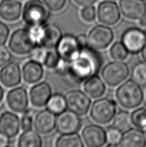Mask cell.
Listing matches in <instances>:
<instances>
[{"mask_svg":"<svg viewBox=\"0 0 146 147\" xmlns=\"http://www.w3.org/2000/svg\"><path fill=\"white\" fill-rule=\"evenodd\" d=\"M101 64L100 55L95 50L87 46L82 48L76 58L70 62L64 61L58 72L67 84L76 85L97 74Z\"/></svg>","mask_w":146,"mask_h":147,"instance_id":"obj_1","label":"cell"},{"mask_svg":"<svg viewBox=\"0 0 146 147\" xmlns=\"http://www.w3.org/2000/svg\"><path fill=\"white\" fill-rule=\"evenodd\" d=\"M23 20L30 28L45 25L50 18L47 6L41 0H29L26 3L22 12Z\"/></svg>","mask_w":146,"mask_h":147,"instance_id":"obj_2","label":"cell"},{"mask_svg":"<svg viewBox=\"0 0 146 147\" xmlns=\"http://www.w3.org/2000/svg\"><path fill=\"white\" fill-rule=\"evenodd\" d=\"M38 43V38L32 28H20L14 31L10 38V51L17 55L30 54Z\"/></svg>","mask_w":146,"mask_h":147,"instance_id":"obj_3","label":"cell"},{"mask_svg":"<svg viewBox=\"0 0 146 147\" xmlns=\"http://www.w3.org/2000/svg\"><path fill=\"white\" fill-rule=\"evenodd\" d=\"M116 98L119 103L124 108L133 109L142 104L144 100V92L139 85L129 80L117 88Z\"/></svg>","mask_w":146,"mask_h":147,"instance_id":"obj_4","label":"cell"},{"mask_svg":"<svg viewBox=\"0 0 146 147\" xmlns=\"http://www.w3.org/2000/svg\"><path fill=\"white\" fill-rule=\"evenodd\" d=\"M128 65L121 60L111 61L103 67L101 75L109 86H116L126 80L129 75Z\"/></svg>","mask_w":146,"mask_h":147,"instance_id":"obj_5","label":"cell"},{"mask_svg":"<svg viewBox=\"0 0 146 147\" xmlns=\"http://www.w3.org/2000/svg\"><path fill=\"white\" fill-rule=\"evenodd\" d=\"M117 112L116 103L108 98L95 101L91 108L90 115L94 121L100 124H107L113 119Z\"/></svg>","mask_w":146,"mask_h":147,"instance_id":"obj_6","label":"cell"},{"mask_svg":"<svg viewBox=\"0 0 146 147\" xmlns=\"http://www.w3.org/2000/svg\"><path fill=\"white\" fill-rule=\"evenodd\" d=\"M114 33L111 28L98 25L93 27L87 36V46L94 50L106 49L111 43Z\"/></svg>","mask_w":146,"mask_h":147,"instance_id":"obj_7","label":"cell"},{"mask_svg":"<svg viewBox=\"0 0 146 147\" xmlns=\"http://www.w3.org/2000/svg\"><path fill=\"white\" fill-rule=\"evenodd\" d=\"M81 49L77 36L72 34L62 36L56 47L57 53L65 62H70L76 58Z\"/></svg>","mask_w":146,"mask_h":147,"instance_id":"obj_8","label":"cell"},{"mask_svg":"<svg viewBox=\"0 0 146 147\" xmlns=\"http://www.w3.org/2000/svg\"><path fill=\"white\" fill-rule=\"evenodd\" d=\"M82 126V120L76 113L64 110L59 114L56 119V129L61 134L77 133Z\"/></svg>","mask_w":146,"mask_h":147,"instance_id":"obj_9","label":"cell"},{"mask_svg":"<svg viewBox=\"0 0 146 147\" xmlns=\"http://www.w3.org/2000/svg\"><path fill=\"white\" fill-rule=\"evenodd\" d=\"M67 108L79 115H86L91 106V99L80 90L70 91L65 95Z\"/></svg>","mask_w":146,"mask_h":147,"instance_id":"obj_10","label":"cell"},{"mask_svg":"<svg viewBox=\"0 0 146 147\" xmlns=\"http://www.w3.org/2000/svg\"><path fill=\"white\" fill-rule=\"evenodd\" d=\"M122 43L129 52L139 53L146 43V35L144 31L139 28H129L122 34Z\"/></svg>","mask_w":146,"mask_h":147,"instance_id":"obj_11","label":"cell"},{"mask_svg":"<svg viewBox=\"0 0 146 147\" xmlns=\"http://www.w3.org/2000/svg\"><path fill=\"white\" fill-rule=\"evenodd\" d=\"M62 37V31L57 25L46 24L41 28L38 43L46 49H54L56 48Z\"/></svg>","mask_w":146,"mask_h":147,"instance_id":"obj_12","label":"cell"},{"mask_svg":"<svg viewBox=\"0 0 146 147\" xmlns=\"http://www.w3.org/2000/svg\"><path fill=\"white\" fill-rule=\"evenodd\" d=\"M82 137L86 145L90 147H100L107 142L106 131L95 124L86 126L82 131Z\"/></svg>","mask_w":146,"mask_h":147,"instance_id":"obj_13","label":"cell"},{"mask_svg":"<svg viewBox=\"0 0 146 147\" xmlns=\"http://www.w3.org/2000/svg\"><path fill=\"white\" fill-rule=\"evenodd\" d=\"M7 103L12 111L22 113L28 109V96L24 87H16L8 92Z\"/></svg>","mask_w":146,"mask_h":147,"instance_id":"obj_14","label":"cell"},{"mask_svg":"<svg viewBox=\"0 0 146 147\" xmlns=\"http://www.w3.org/2000/svg\"><path fill=\"white\" fill-rule=\"evenodd\" d=\"M97 16L99 22L103 24L113 25L119 22L121 12L115 2L106 1L98 5Z\"/></svg>","mask_w":146,"mask_h":147,"instance_id":"obj_15","label":"cell"},{"mask_svg":"<svg viewBox=\"0 0 146 147\" xmlns=\"http://www.w3.org/2000/svg\"><path fill=\"white\" fill-rule=\"evenodd\" d=\"M120 9L124 16L131 20H140L146 15L144 0H121Z\"/></svg>","mask_w":146,"mask_h":147,"instance_id":"obj_16","label":"cell"},{"mask_svg":"<svg viewBox=\"0 0 146 147\" xmlns=\"http://www.w3.org/2000/svg\"><path fill=\"white\" fill-rule=\"evenodd\" d=\"M56 114L49 109H44L36 114L33 125L37 132L43 134L51 133L56 127Z\"/></svg>","mask_w":146,"mask_h":147,"instance_id":"obj_17","label":"cell"},{"mask_svg":"<svg viewBox=\"0 0 146 147\" xmlns=\"http://www.w3.org/2000/svg\"><path fill=\"white\" fill-rule=\"evenodd\" d=\"M52 88L45 81L39 83L33 86L30 91V99L33 106L43 107L47 105L52 97Z\"/></svg>","mask_w":146,"mask_h":147,"instance_id":"obj_18","label":"cell"},{"mask_svg":"<svg viewBox=\"0 0 146 147\" xmlns=\"http://www.w3.org/2000/svg\"><path fill=\"white\" fill-rule=\"evenodd\" d=\"M21 70L17 63L10 62L5 65L0 71V81L7 87H14L21 81Z\"/></svg>","mask_w":146,"mask_h":147,"instance_id":"obj_19","label":"cell"},{"mask_svg":"<svg viewBox=\"0 0 146 147\" xmlns=\"http://www.w3.org/2000/svg\"><path fill=\"white\" fill-rule=\"evenodd\" d=\"M20 127V120L14 113L5 112L0 115V133L9 138H14L19 134Z\"/></svg>","mask_w":146,"mask_h":147,"instance_id":"obj_20","label":"cell"},{"mask_svg":"<svg viewBox=\"0 0 146 147\" xmlns=\"http://www.w3.org/2000/svg\"><path fill=\"white\" fill-rule=\"evenodd\" d=\"M146 145L145 133L139 128H129L122 135L117 146L144 147Z\"/></svg>","mask_w":146,"mask_h":147,"instance_id":"obj_21","label":"cell"},{"mask_svg":"<svg viewBox=\"0 0 146 147\" xmlns=\"http://www.w3.org/2000/svg\"><path fill=\"white\" fill-rule=\"evenodd\" d=\"M22 12L21 3L17 0H2L0 2V17L7 22L19 20Z\"/></svg>","mask_w":146,"mask_h":147,"instance_id":"obj_22","label":"cell"},{"mask_svg":"<svg viewBox=\"0 0 146 147\" xmlns=\"http://www.w3.org/2000/svg\"><path fill=\"white\" fill-rule=\"evenodd\" d=\"M22 75L24 81L28 84L38 83L42 80L44 70L41 63L31 59L23 65Z\"/></svg>","mask_w":146,"mask_h":147,"instance_id":"obj_23","label":"cell"},{"mask_svg":"<svg viewBox=\"0 0 146 147\" xmlns=\"http://www.w3.org/2000/svg\"><path fill=\"white\" fill-rule=\"evenodd\" d=\"M84 90L92 98H98L104 95L106 86L100 78L96 74L86 80L84 84Z\"/></svg>","mask_w":146,"mask_h":147,"instance_id":"obj_24","label":"cell"},{"mask_svg":"<svg viewBox=\"0 0 146 147\" xmlns=\"http://www.w3.org/2000/svg\"><path fill=\"white\" fill-rule=\"evenodd\" d=\"M42 139L38 132L32 129L24 130L18 140L17 145L20 147H41Z\"/></svg>","mask_w":146,"mask_h":147,"instance_id":"obj_25","label":"cell"},{"mask_svg":"<svg viewBox=\"0 0 146 147\" xmlns=\"http://www.w3.org/2000/svg\"><path fill=\"white\" fill-rule=\"evenodd\" d=\"M57 147H83L81 138L77 133L64 134L60 136L56 141Z\"/></svg>","mask_w":146,"mask_h":147,"instance_id":"obj_26","label":"cell"},{"mask_svg":"<svg viewBox=\"0 0 146 147\" xmlns=\"http://www.w3.org/2000/svg\"><path fill=\"white\" fill-rule=\"evenodd\" d=\"M131 123V117L129 113L125 110H121L115 115L113 125L121 132H125L130 128Z\"/></svg>","mask_w":146,"mask_h":147,"instance_id":"obj_27","label":"cell"},{"mask_svg":"<svg viewBox=\"0 0 146 147\" xmlns=\"http://www.w3.org/2000/svg\"><path fill=\"white\" fill-rule=\"evenodd\" d=\"M131 77L140 86L146 85V61H139L133 67Z\"/></svg>","mask_w":146,"mask_h":147,"instance_id":"obj_28","label":"cell"},{"mask_svg":"<svg viewBox=\"0 0 146 147\" xmlns=\"http://www.w3.org/2000/svg\"><path fill=\"white\" fill-rule=\"evenodd\" d=\"M46 105L50 111L58 114L66 110L67 107L65 97L59 94L52 96Z\"/></svg>","mask_w":146,"mask_h":147,"instance_id":"obj_29","label":"cell"},{"mask_svg":"<svg viewBox=\"0 0 146 147\" xmlns=\"http://www.w3.org/2000/svg\"><path fill=\"white\" fill-rule=\"evenodd\" d=\"M64 61L57 53V52L53 49H49L47 51L43 65L49 69H54L58 70L63 64Z\"/></svg>","mask_w":146,"mask_h":147,"instance_id":"obj_30","label":"cell"},{"mask_svg":"<svg viewBox=\"0 0 146 147\" xmlns=\"http://www.w3.org/2000/svg\"><path fill=\"white\" fill-rule=\"evenodd\" d=\"M128 52L129 51L122 42H115L109 50V54L112 58L121 61L127 58Z\"/></svg>","mask_w":146,"mask_h":147,"instance_id":"obj_31","label":"cell"},{"mask_svg":"<svg viewBox=\"0 0 146 147\" xmlns=\"http://www.w3.org/2000/svg\"><path fill=\"white\" fill-rule=\"evenodd\" d=\"M131 121L135 127L145 129L146 128V109L142 108L137 109L132 112L131 115Z\"/></svg>","mask_w":146,"mask_h":147,"instance_id":"obj_32","label":"cell"},{"mask_svg":"<svg viewBox=\"0 0 146 147\" xmlns=\"http://www.w3.org/2000/svg\"><path fill=\"white\" fill-rule=\"evenodd\" d=\"M121 131L115 127H108L106 131V138L108 146H117L121 140Z\"/></svg>","mask_w":146,"mask_h":147,"instance_id":"obj_33","label":"cell"},{"mask_svg":"<svg viewBox=\"0 0 146 147\" xmlns=\"http://www.w3.org/2000/svg\"><path fill=\"white\" fill-rule=\"evenodd\" d=\"M23 116L21 119V127L22 128L23 130H27L29 129H32V125L33 124V111L32 109H27L25 111Z\"/></svg>","mask_w":146,"mask_h":147,"instance_id":"obj_34","label":"cell"},{"mask_svg":"<svg viewBox=\"0 0 146 147\" xmlns=\"http://www.w3.org/2000/svg\"><path fill=\"white\" fill-rule=\"evenodd\" d=\"M47 51L46 49L42 46L36 47L31 52V59L43 63Z\"/></svg>","mask_w":146,"mask_h":147,"instance_id":"obj_35","label":"cell"},{"mask_svg":"<svg viewBox=\"0 0 146 147\" xmlns=\"http://www.w3.org/2000/svg\"><path fill=\"white\" fill-rule=\"evenodd\" d=\"M81 17L85 22H92L96 18V9L94 6L89 5L84 7L81 10Z\"/></svg>","mask_w":146,"mask_h":147,"instance_id":"obj_36","label":"cell"},{"mask_svg":"<svg viewBox=\"0 0 146 147\" xmlns=\"http://www.w3.org/2000/svg\"><path fill=\"white\" fill-rule=\"evenodd\" d=\"M67 0H43L48 9L54 12L61 10L66 4Z\"/></svg>","mask_w":146,"mask_h":147,"instance_id":"obj_37","label":"cell"},{"mask_svg":"<svg viewBox=\"0 0 146 147\" xmlns=\"http://www.w3.org/2000/svg\"><path fill=\"white\" fill-rule=\"evenodd\" d=\"M11 59V52L7 49V47L3 45H0V68L9 63Z\"/></svg>","mask_w":146,"mask_h":147,"instance_id":"obj_38","label":"cell"},{"mask_svg":"<svg viewBox=\"0 0 146 147\" xmlns=\"http://www.w3.org/2000/svg\"><path fill=\"white\" fill-rule=\"evenodd\" d=\"M10 34V29L8 26L0 21V45L6 43Z\"/></svg>","mask_w":146,"mask_h":147,"instance_id":"obj_39","label":"cell"},{"mask_svg":"<svg viewBox=\"0 0 146 147\" xmlns=\"http://www.w3.org/2000/svg\"><path fill=\"white\" fill-rule=\"evenodd\" d=\"M74 1L80 6L86 7L94 4L97 0H74Z\"/></svg>","mask_w":146,"mask_h":147,"instance_id":"obj_40","label":"cell"},{"mask_svg":"<svg viewBox=\"0 0 146 147\" xmlns=\"http://www.w3.org/2000/svg\"><path fill=\"white\" fill-rule=\"evenodd\" d=\"M10 144L9 138L3 134L0 133V147L9 146Z\"/></svg>","mask_w":146,"mask_h":147,"instance_id":"obj_41","label":"cell"},{"mask_svg":"<svg viewBox=\"0 0 146 147\" xmlns=\"http://www.w3.org/2000/svg\"><path fill=\"white\" fill-rule=\"evenodd\" d=\"M77 38L78 39L79 44L80 46L82 47V48L85 47H87V36L84 34H81L77 36Z\"/></svg>","mask_w":146,"mask_h":147,"instance_id":"obj_42","label":"cell"},{"mask_svg":"<svg viewBox=\"0 0 146 147\" xmlns=\"http://www.w3.org/2000/svg\"><path fill=\"white\" fill-rule=\"evenodd\" d=\"M139 24L141 27H146V15L144 16V17H142L141 19L139 20Z\"/></svg>","mask_w":146,"mask_h":147,"instance_id":"obj_43","label":"cell"},{"mask_svg":"<svg viewBox=\"0 0 146 147\" xmlns=\"http://www.w3.org/2000/svg\"><path fill=\"white\" fill-rule=\"evenodd\" d=\"M142 56L143 57V59H144V61H146V43L145 45V46L144 47V48L142 50Z\"/></svg>","mask_w":146,"mask_h":147,"instance_id":"obj_44","label":"cell"},{"mask_svg":"<svg viewBox=\"0 0 146 147\" xmlns=\"http://www.w3.org/2000/svg\"><path fill=\"white\" fill-rule=\"evenodd\" d=\"M3 96H4L3 88L2 86L0 85V103H1L3 98Z\"/></svg>","mask_w":146,"mask_h":147,"instance_id":"obj_45","label":"cell"},{"mask_svg":"<svg viewBox=\"0 0 146 147\" xmlns=\"http://www.w3.org/2000/svg\"><path fill=\"white\" fill-rule=\"evenodd\" d=\"M144 32H145V35H146V27H144Z\"/></svg>","mask_w":146,"mask_h":147,"instance_id":"obj_46","label":"cell"},{"mask_svg":"<svg viewBox=\"0 0 146 147\" xmlns=\"http://www.w3.org/2000/svg\"><path fill=\"white\" fill-rule=\"evenodd\" d=\"M108 1H113V0H108Z\"/></svg>","mask_w":146,"mask_h":147,"instance_id":"obj_47","label":"cell"}]
</instances>
